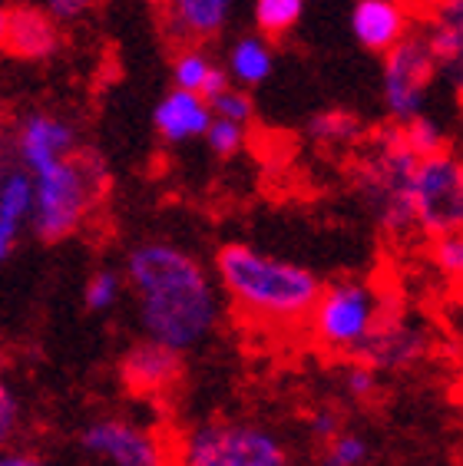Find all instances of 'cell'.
Here are the masks:
<instances>
[{"mask_svg":"<svg viewBox=\"0 0 463 466\" xmlns=\"http://www.w3.org/2000/svg\"><path fill=\"white\" fill-rule=\"evenodd\" d=\"M36 208V179L27 166H7L0 176V258L7 261L17 248L20 235L34 222Z\"/></svg>","mask_w":463,"mask_h":466,"instance_id":"obj_17","label":"cell"},{"mask_svg":"<svg viewBox=\"0 0 463 466\" xmlns=\"http://www.w3.org/2000/svg\"><path fill=\"white\" fill-rule=\"evenodd\" d=\"M60 24H77V20L89 17L97 10L99 0H40Z\"/></svg>","mask_w":463,"mask_h":466,"instance_id":"obj_31","label":"cell"},{"mask_svg":"<svg viewBox=\"0 0 463 466\" xmlns=\"http://www.w3.org/2000/svg\"><path fill=\"white\" fill-rule=\"evenodd\" d=\"M430 331L417 318H407L401 311H387L377 331L367 338V344L357 350V360L375 364L377 370H401L414 368L417 360H424L430 354Z\"/></svg>","mask_w":463,"mask_h":466,"instance_id":"obj_12","label":"cell"},{"mask_svg":"<svg viewBox=\"0 0 463 466\" xmlns=\"http://www.w3.org/2000/svg\"><path fill=\"white\" fill-rule=\"evenodd\" d=\"M36 208L30 232L40 242H63L80 232L83 222L93 216L103 188H107V166L97 153H77L36 172Z\"/></svg>","mask_w":463,"mask_h":466,"instance_id":"obj_4","label":"cell"},{"mask_svg":"<svg viewBox=\"0 0 463 466\" xmlns=\"http://www.w3.org/2000/svg\"><path fill=\"white\" fill-rule=\"evenodd\" d=\"M351 34L371 54H387L410 34V14L401 0H357L351 7Z\"/></svg>","mask_w":463,"mask_h":466,"instance_id":"obj_18","label":"cell"},{"mask_svg":"<svg viewBox=\"0 0 463 466\" xmlns=\"http://www.w3.org/2000/svg\"><path fill=\"white\" fill-rule=\"evenodd\" d=\"M434 265L447 279H463V232L437 235L434 238Z\"/></svg>","mask_w":463,"mask_h":466,"instance_id":"obj_28","label":"cell"},{"mask_svg":"<svg viewBox=\"0 0 463 466\" xmlns=\"http://www.w3.org/2000/svg\"><path fill=\"white\" fill-rule=\"evenodd\" d=\"M420 156L410 149L404 126L394 123L365 143L355 162V192L387 235H407L414 222V172Z\"/></svg>","mask_w":463,"mask_h":466,"instance_id":"obj_3","label":"cell"},{"mask_svg":"<svg viewBox=\"0 0 463 466\" xmlns=\"http://www.w3.org/2000/svg\"><path fill=\"white\" fill-rule=\"evenodd\" d=\"M304 136L318 146L341 149V146H355L365 139V123L355 113H347V109H318L304 123Z\"/></svg>","mask_w":463,"mask_h":466,"instance_id":"obj_20","label":"cell"},{"mask_svg":"<svg viewBox=\"0 0 463 466\" xmlns=\"http://www.w3.org/2000/svg\"><path fill=\"white\" fill-rule=\"evenodd\" d=\"M215 279L235 311L265 328L308 321L324 288L312 268L245 242H229L215 251Z\"/></svg>","mask_w":463,"mask_h":466,"instance_id":"obj_2","label":"cell"},{"mask_svg":"<svg viewBox=\"0 0 463 466\" xmlns=\"http://www.w3.org/2000/svg\"><path fill=\"white\" fill-rule=\"evenodd\" d=\"M308 433H312L318 443H331V440L341 433V417L334 410H312L308 413Z\"/></svg>","mask_w":463,"mask_h":466,"instance_id":"obj_32","label":"cell"},{"mask_svg":"<svg viewBox=\"0 0 463 466\" xmlns=\"http://www.w3.org/2000/svg\"><path fill=\"white\" fill-rule=\"evenodd\" d=\"M77 447L89 466H170V450L159 433L126 417L89 420Z\"/></svg>","mask_w":463,"mask_h":466,"instance_id":"obj_9","label":"cell"},{"mask_svg":"<svg viewBox=\"0 0 463 466\" xmlns=\"http://www.w3.org/2000/svg\"><path fill=\"white\" fill-rule=\"evenodd\" d=\"M0 44L14 60H50L60 50V20L40 0H7L0 10Z\"/></svg>","mask_w":463,"mask_h":466,"instance_id":"obj_11","label":"cell"},{"mask_svg":"<svg viewBox=\"0 0 463 466\" xmlns=\"http://www.w3.org/2000/svg\"><path fill=\"white\" fill-rule=\"evenodd\" d=\"M414 222L417 232H463V159L450 153L424 156L414 172Z\"/></svg>","mask_w":463,"mask_h":466,"instance_id":"obj_8","label":"cell"},{"mask_svg":"<svg viewBox=\"0 0 463 466\" xmlns=\"http://www.w3.org/2000/svg\"><path fill=\"white\" fill-rule=\"evenodd\" d=\"M212 103V113L215 116H225V119H235V123H252V116H255V99H252V93L245 90V86H225L219 96L209 99Z\"/></svg>","mask_w":463,"mask_h":466,"instance_id":"obj_27","label":"cell"},{"mask_svg":"<svg viewBox=\"0 0 463 466\" xmlns=\"http://www.w3.org/2000/svg\"><path fill=\"white\" fill-rule=\"evenodd\" d=\"M119 380L136 397L172 394L182 380V350L143 338L119 358Z\"/></svg>","mask_w":463,"mask_h":466,"instance_id":"obj_13","label":"cell"},{"mask_svg":"<svg viewBox=\"0 0 463 466\" xmlns=\"http://www.w3.org/2000/svg\"><path fill=\"white\" fill-rule=\"evenodd\" d=\"M212 119V103L202 93L182 90V86H172L170 93H162V99L152 106V126H156L162 143L170 146H186L192 139H205Z\"/></svg>","mask_w":463,"mask_h":466,"instance_id":"obj_16","label":"cell"},{"mask_svg":"<svg viewBox=\"0 0 463 466\" xmlns=\"http://www.w3.org/2000/svg\"><path fill=\"white\" fill-rule=\"evenodd\" d=\"M387 301L381 291L357 279H341L321 288L318 301L308 314V334L318 348L331 354L357 358L367 338L377 331V324L387 318Z\"/></svg>","mask_w":463,"mask_h":466,"instance_id":"obj_5","label":"cell"},{"mask_svg":"<svg viewBox=\"0 0 463 466\" xmlns=\"http://www.w3.org/2000/svg\"><path fill=\"white\" fill-rule=\"evenodd\" d=\"M424 36L430 40L440 80L463 96V0H427Z\"/></svg>","mask_w":463,"mask_h":466,"instance_id":"obj_15","label":"cell"},{"mask_svg":"<svg viewBox=\"0 0 463 466\" xmlns=\"http://www.w3.org/2000/svg\"><path fill=\"white\" fill-rule=\"evenodd\" d=\"M123 285H126V275H119V271L113 268H99L93 271L87 279V285H83V305H87V311H109V308L119 301V295H123Z\"/></svg>","mask_w":463,"mask_h":466,"instance_id":"obj_23","label":"cell"},{"mask_svg":"<svg viewBox=\"0 0 463 466\" xmlns=\"http://www.w3.org/2000/svg\"><path fill=\"white\" fill-rule=\"evenodd\" d=\"M371 460V443H367L361 433H345L331 440L328 450H324V460L321 466H365Z\"/></svg>","mask_w":463,"mask_h":466,"instance_id":"obj_24","label":"cell"},{"mask_svg":"<svg viewBox=\"0 0 463 466\" xmlns=\"http://www.w3.org/2000/svg\"><path fill=\"white\" fill-rule=\"evenodd\" d=\"M156 7L176 44H209L229 30L239 0H156Z\"/></svg>","mask_w":463,"mask_h":466,"instance_id":"obj_14","label":"cell"},{"mask_svg":"<svg viewBox=\"0 0 463 466\" xmlns=\"http://www.w3.org/2000/svg\"><path fill=\"white\" fill-rule=\"evenodd\" d=\"M212 70H215V63H212V56L202 50V44H182L179 54L172 56V86L202 93V86L209 83Z\"/></svg>","mask_w":463,"mask_h":466,"instance_id":"obj_22","label":"cell"},{"mask_svg":"<svg viewBox=\"0 0 463 466\" xmlns=\"http://www.w3.org/2000/svg\"><path fill=\"white\" fill-rule=\"evenodd\" d=\"M202 143L209 146V153H212V156H219V159H229V156H235L242 146H245V123L215 116Z\"/></svg>","mask_w":463,"mask_h":466,"instance_id":"obj_25","label":"cell"},{"mask_svg":"<svg viewBox=\"0 0 463 466\" xmlns=\"http://www.w3.org/2000/svg\"><path fill=\"white\" fill-rule=\"evenodd\" d=\"M20 420H24V404H20L17 390L10 384H0V437H14L20 431Z\"/></svg>","mask_w":463,"mask_h":466,"instance_id":"obj_30","label":"cell"},{"mask_svg":"<svg viewBox=\"0 0 463 466\" xmlns=\"http://www.w3.org/2000/svg\"><path fill=\"white\" fill-rule=\"evenodd\" d=\"M225 70H229L232 83H239L245 90H255L272 76L275 70V54H272V44L268 36L262 34H242L235 36L225 50Z\"/></svg>","mask_w":463,"mask_h":466,"instance_id":"obj_19","label":"cell"},{"mask_svg":"<svg viewBox=\"0 0 463 466\" xmlns=\"http://www.w3.org/2000/svg\"><path fill=\"white\" fill-rule=\"evenodd\" d=\"M77 126L70 119L46 113V109H27L20 113L10 126V149H14V162L27 166L30 172H44L57 162L77 156Z\"/></svg>","mask_w":463,"mask_h":466,"instance_id":"obj_10","label":"cell"},{"mask_svg":"<svg viewBox=\"0 0 463 466\" xmlns=\"http://www.w3.org/2000/svg\"><path fill=\"white\" fill-rule=\"evenodd\" d=\"M404 126V136H407L410 149L424 159V156H434V153H444V126L437 123L430 116H414L410 123H401Z\"/></svg>","mask_w":463,"mask_h":466,"instance_id":"obj_26","label":"cell"},{"mask_svg":"<svg viewBox=\"0 0 463 466\" xmlns=\"http://www.w3.org/2000/svg\"><path fill=\"white\" fill-rule=\"evenodd\" d=\"M377 384H381V370L375 364H367V360H357L355 364H347L345 370V390L357 400H367V397L377 394Z\"/></svg>","mask_w":463,"mask_h":466,"instance_id":"obj_29","label":"cell"},{"mask_svg":"<svg viewBox=\"0 0 463 466\" xmlns=\"http://www.w3.org/2000/svg\"><path fill=\"white\" fill-rule=\"evenodd\" d=\"M179 466H288V450L259 423L205 420L182 437Z\"/></svg>","mask_w":463,"mask_h":466,"instance_id":"obj_6","label":"cell"},{"mask_svg":"<svg viewBox=\"0 0 463 466\" xmlns=\"http://www.w3.org/2000/svg\"><path fill=\"white\" fill-rule=\"evenodd\" d=\"M143 338L176 350H196L212 338L222 318L219 279L176 242L146 238L123 258Z\"/></svg>","mask_w":463,"mask_h":466,"instance_id":"obj_1","label":"cell"},{"mask_svg":"<svg viewBox=\"0 0 463 466\" xmlns=\"http://www.w3.org/2000/svg\"><path fill=\"white\" fill-rule=\"evenodd\" d=\"M304 17V0H252V20L265 36L292 34Z\"/></svg>","mask_w":463,"mask_h":466,"instance_id":"obj_21","label":"cell"},{"mask_svg":"<svg viewBox=\"0 0 463 466\" xmlns=\"http://www.w3.org/2000/svg\"><path fill=\"white\" fill-rule=\"evenodd\" d=\"M381 96L394 123H410L427 109L430 86L440 80L434 50L424 30H410L401 44L381 54Z\"/></svg>","mask_w":463,"mask_h":466,"instance_id":"obj_7","label":"cell"},{"mask_svg":"<svg viewBox=\"0 0 463 466\" xmlns=\"http://www.w3.org/2000/svg\"><path fill=\"white\" fill-rule=\"evenodd\" d=\"M0 466H54V463L44 460L40 453H30V450H7L0 457Z\"/></svg>","mask_w":463,"mask_h":466,"instance_id":"obj_33","label":"cell"}]
</instances>
